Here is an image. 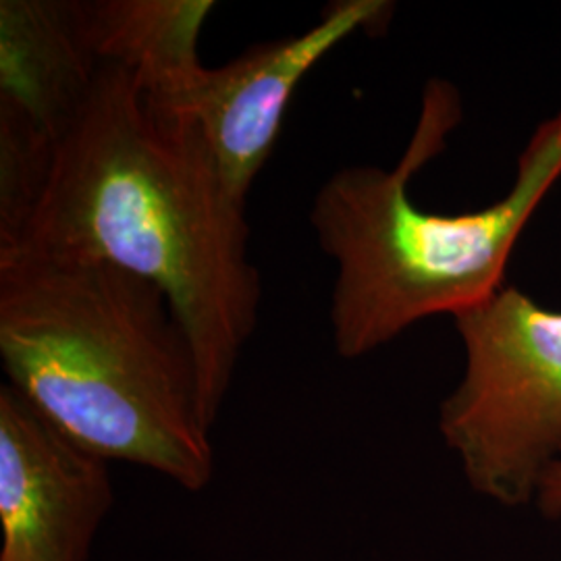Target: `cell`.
Instances as JSON below:
<instances>
[{"mask_svg":"<svg viewBox=\"0 0 561 561\" xmlns=\"http://www.w3.org/2000/svg\"><path fill=\"white\" fill-rule=\"evenodd\" d=\"M245 202L198 125L94 50L41 119L0 127V254L106 262L159 285L210 428L261 314Z\"/></svg>","mask_w":561,"mask_h":561,"instance_id":"6da1fadb","label":"cell"},{"mask_svg":"<svg viewBox=\"0 0 561 561\" xmlns=\"http://www.w3.org/2000/svg\"><path fill=\"white\" fill-rule=\"evenodd\" d=\"M9 385L106 461L198 493L215 474L187 331L159 285L106 262L0 254Z\"/></svg>","mask_w":561,"mask_h":561,"instance_id":"7a4b0ae2","label":"cell"},{"mask_svg":"<svg viewBox=\"0 0 561 561\" xmlns=\"http://www.w3.org/2000/svg\"><path fill=\"white\" fill-rule=\"evenodd\" d=\"M460 92L428 80L400 162L345 167L322 183L310 225L335 264L331 327L335 352L356 360L416 322L481 306L503 289L514 248L561 180V111L542 121L518 157L507 194L481 210L419 208L410 183L460 125Z\"/></svg>","mask_w":561,"mask_h":561,"instance_id":"3957f363","label":"cell"},{"mask_svg":"<svg viewBox=\"0 0 561 561\" xmlns=\"http://www.w3.org/2000/svg\"><path fill=\"white\" fill-rule=\"evenodd\" d=\"M454 327L466 368L439 408L443 442L479 495L530 502L561 461V312L505 285Z\"/></svg>","mask_w":561,"mask_h":561,"instance_id":"277c9868","label":"cell"},{"mask_svg":"<svg viewBox=\"0 0 561 561\" xmlns=\"http://www.w3.org/2000/svg\"><path fill=\"white\" fill-rule=\"evenodd\" d=\"M393 11L389 0L329 2L310 30L250 46L221 67L202 65L178 94L154 101L198 125L222 178L248 201L301 80L352 36L387 30Z\"/></svg>","mask_w":561,"mask_h":561,"instance_id":"5b68a950","label":"cell"},{"mask_svg":"<svg viewBox=\"0 0 561 561\" xmlns=\"http://www.w3.org/2000/svg\"><path fill=\"white\" fill-rule=\"evenodd\" d=\"M113 502L108 461L0 387V561H88Z\"/></svg>","mask_w":561,"mask_h":561,"instance_id":"8992f818","label":"cell"},{"mask_svg":"<svg viewBox=\"0 0 561 561\" xmlns=\"http://www.w3.org/2000/svg\"><path fill=\"white\" fill-rule=\"evenodd\" d=\"M535 502L541 507L545 516H553V518L561 516V461L553 463L545 472Z\"/></svg>","mask_w":561,"mask_h":561,"instance_id":"52a82bcc","label":"cell"}]
</instances>
